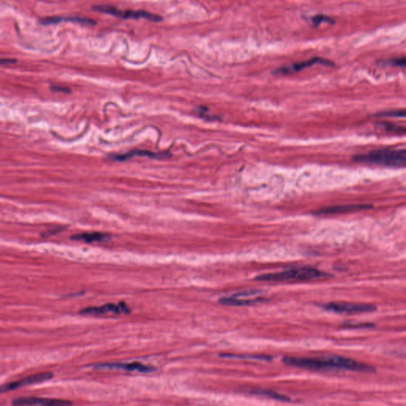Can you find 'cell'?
<instances>
[{
	"label": "cell",
	"instance_id": "277c9868",
	"mask_svg": "<svg viewBox=\"0 0 406 406\" xmlns=\"http://www.w3.org/2000/svg\"><path fill=\"white\" fill-rule=\"evenodd\" d=\"M93 10L98 12L103 13V14H110V15L115 16L117 17L122 18H145L148 21L153 22V23H160L163 21V17L157 14H152V13L147 12L145 11H119L117 8L110 6H94Z\"/></svg>",
	"mask_w": 406,
	"mask_h": 406
},
{
	"label": "cell",
	"instance_id": "ffe728a7",
	"mask_svg": "<svg viewBox=\"0 0 406 406\" xmlns=\"http://www.w3.org/2000/svg\"><path fill=\"white\" fill-rule=\"evenodd\" d=\"M383 129L387 132H392V133H406L405 128L401 126H396V125L389 124V123H383Z\"/></svg>",
	"mask_w": 406,
	"mask_h": 406
},
{
	"label": "cell",
	"instance_id": "5b68a950",
	"mask_svg": "<svg viewBox=\"0 0 406 406\" xmlns=\"http://www.w3.org/2000/svg\"><path fill=\"white\" fill-rule=\"evenodd\" d=\"M259 294L260 293L257 291H244L230 297H224L218 302L223 305H232V306L253 305L265 302L266 298L258 296Z\"/></svg>",
	"mask_w": 406,
	"mask_h": 406
},
{
	"label": "cell",
	"instance_id": "7c38bea8",
	"mask_svg": "<svg viewBox=\"0 0 406 406\" xmlns=\"http://www.w3.org/2000/svg\"><path fill=\"white\" fill-rule=\"evenodd\" d=\"M138 156V157H146L153 159H167L171 157L169 152H153L145 150H135L131 152H126L124 154H119V155L110 156V158L113 161H126L131 157Z\"/></svg>",
	"mask_w": 406,
	"mask_h": 406
},
{
	"label": "cell",
	"instance_id": "6da1fadb",
	"mask_svg": "<svg viewBox=\"0 0 406 406\" xmlns=\"http://www.w3.org/2000/svg\"><path fill=\"white\" fill-rule=\"evenodd\" d=\"M282 362L288 366H295L314 372L332 370H347L353 372H374L375 368L361 363L349 358L335 356L326 358L284 357Z\"/></svg>",
	"mask_w": 406,
	"mask_h": 406
},
{
	"label": "cell",
	"instance_id": "9a60e30c",
	"mask_svg": "<svg viewBox=\"0 0 406 406\" xmlns=\"http://www.w3.org/2000/svg\"><path fill=\"white\" fill-rule=\"evenodd\" d=\"M110 238L111 237L108 234L102 233H84L71 237V239L74 241H84L86 243L105 242L110 241Z\"/></svg>",
	"mask_w": 406,
	"mask_h": 406
},
{
	"label": "cell",
	"instance_id": "8fae6325",
	"mask_svg": "<svg viewBox=\"0 0 406 406\" xmlns=\"http://www.w3.org/2000/svg\"><path fill=\"white\" fill-rule=\"evenodd\" d=\"M14 405H35V404H42V405H63V404H71L70 401H61V400L48 399V398H35V397H27V398H18L12 401Z\"/></svg>",
	"mask_w": 406,
	"mask_h": 406
},
{
	"label": "cell",
	"instance_id": "cb8c5ba5",
	"mask_svg": "<svg viewBox=\"0 0 406 406\" xmlns=\"http://www.w3.org/2000/svg\"><path fill=\"white\" fill-rule=\"evenodd\" d=\"M17 62V61L14 59H11V58H3L0 61L1 65H14Z\"/></svg>",
	"mask_w": 406,
	"mask_h": 406
},
{
	"label": "cell",
	"instance_id": "7a4b0ae2",
	"mask_svg": "<svg viewBox=\"0 0 406 406\" xmlns=\"http://www.w3.org/2000/svg\"><path fill=\"white\" fill-rule=\"evenodd\" d=\"M353 160L356 162L385 167H406V148L373 150L366 153L354 156Z\"/></svg>",
	"mask_w": 406,
	"mask_h": 406
},
{
	"label": "cell",
	"instance_id": "e0dca14e",
	"mask_svg": "<svg viewBox=\"0 0 406 406\" xmlns=\"http://www.w3.org/2000/svg\"><path fill=\"white\" fill-rule=\"evenodd\" d=\"M221 357L228 358V359H256V360H272L270 356H265V355H234V354H220Z\"/></svg>",
	"mask_w": 406,
	"mask_h": 406
},
{
	"label": "cell",
	"instance_id": "30bf717a",
	"mask_svg": "<svg viewBox=\"0 0 406 406\" xmlns=\"http://www.w3.org/2000/svg\"><path fill=\"white\" fill-rule=\"evenodd\" d=\"M94 369L95 370H122L126 372H138L141 373H150V372H155L156 369L153 366H147L143 363H100V364L94 365Z\"/></svg>",
	"mask_w": 406,
	"mask_h": 406
},
{
	"label": "cell",
	"instance_id": "4fadbf2b",
	"mask_svg": "<svg viewBox=\"0 0 406 406\" xmlns=\"http://www.w3.org/2000/svg\"><path fill=\"white\" fill-rule=\"evenodd\" d=\"M372 207V206H370V205H344V206L323 208V209L316 211L315 214L317 215H336V214L349 213L352 211L363 210V209H370Z\"/></svg>",
	"mask_w": 406,
	"mask_h": 406
},
{
	"label": "cell",
	"instance_id": "3957f363",
	"mask_svg": "<svg viewBox=\"0 0 406 406\" xmlns=\"http://www.w3.org/2000/svg\"><path fill=\"white\" fill-rule=\"evenodd\" d=\"M330 276L326 272L311 267H298L276 273L260 275L255 278L257 281L267 282H302L312 279H324Z\"/></svg>",
	"mask_w": 406,
	"mask_h": 406
},
{
	"label": "cell",
	"instance_id": "5bb4252c",
	"mask_svg": "<svg viewBox=\"0 0 406 406\" xmlns=\"http://www.w3.org/2000/svg\"><path fill=\"white\" fill-rule=\"evenodd\" d=\"M61 22H72V23H81L85 25H95L96 22L94 20L84 18L80 17H60V16H53V17H44L40 21L42 25H52L57 24Z\"/></svg>",
	"mask_w": 406,
	"mask_h": 406
},
{
	"label": "cell",
	"instance_id": "603a6c76",
	"mask_svg": "<svg viewBox=\"0 0 406 406\" xmlns=\"http://www.w3.org/2000/svg\"><path fill=\"white\" fill-rule=\"evenodd\" d=\"M51 89H52L53 91H56V92H70V90L68 89V88H65V87H60V86H52V87H51Z\"/></svg>",
	"mask_w": 406,
	"mask_h": 406
},
{
	"label": "cell",
	"instance_id": "44dd1931",
	"mask_svg": "<svg viewBox=\"0 0 406 406\" xmlns=\"http://www.w3.org/2000/svg\"><path fill=\"white\" fill-rule=\"evenodd\" d=\"M386 65H392V66L401 67L406 68V57L394 58L385 61Z\"/></svg>",
	"mask_w": 406,
	"mask_h": 406
},
{
	"label": "cell",
	"instance_id": "52a82bcc",
	"mask_svg": "<svg viewBox=\"0 0 406 406\" xmlns=\"http://www.w3.org/2000/svg\"><path fill=\"white\" fill-rule=\"evenodd\" d=\"M314 65L334 66L335 64L334 62L330 61V60L316 56V57L311 58L308 61H302V62H300V63L293 64V65H289V66L281 67V68L275 70L273 73L275 75H289V74L300 72V71H302L305 68H310V67Z\"/></svg>",
	"mask_w": 406,
	"mask_h": 406
},
{
	"label": "cell",
	"instance_id": "2e32d148",
	"mask_svg": "<svg viewBox=\"0 0 406 406\" xmlns=\"http://www.w3.org/2000/svg\"><path fill=\"white\" fill-rule=\"evenodd\" d=\"M250 394H255V395L263 396V397H267V398H272V399L279 400L282 401H289L291 399L287 398L286 396L281 395L278 393L273 392L272 391H266V390H253L250 391Z\"/></svg>",
	"mask_w": 406,
	"mask_h": 406
},
{
	"label": "cell",
	"instance_id": "9c48e42d",
	"mask_svg": "<svg viewBox=\"0 0 406 406\" xmlns=\"http://www.w3.org/2000/svg\"><path fill=\"white\" fill-rule=\"evenodd\" d=\"M108 313L115 314H129L130 310L126 303L120 302L119 304H106L102 306L87 307L80 311V314L84 315H103Z\"/></svg>",
	"mask_w": 406,
	"mask_h": 406
},
{
	"label": "cell",
	"instance_id": "7402d4cb",
	"mask_svg": "<svg viewBox=\"0 0 406 406\" xmlns=\"http://www.w3.org/2000/svg\"><path fill=\"white\" fill-rule=\"evenodd\" d=\"M374 324H368V323H359V324H347V327H350V328H358V327H360V328H369V327H373Z\"/></svg>",
	"mask_w": 406,
	"mask_h": 406
},
{
	"label": "cell",
	"instance_id": "8992f818",
	"mask_svg": "<svg viewBox=\"0 0 406 406\" xmlns=\"http://www.w3.org/2000/svg\"><path fill=\"white\" fill-rule=\"evenodd\" d=\"M323 308L331 312L340 314H359V313L374 312L376 307L368 304L349 303V302H331L324 304Z\"/></svg>",
	"mask_w": 406,
	"mask_h": 406
},
{
	"label": "cell",
	"instance_id": "ba28073f",
	"mask_svg": "<svg viewBox=\"0 0 406 406\" xmlns=\"http://www.w3.org/2000/svg\"><path fill=\"white\" fill-rule=\"evenodd\" d=\"M52 378H53V374L51 373V372H42V373L35 374V375L26 377V378H23L21 380L17 381V382L4 384L1 386L0 392L3 394V393L7 392V391L20 389V388L26 386V385L46 382V381L50 380Z\"/></svg>",
	"mask_w": 406,
	"mask_h": 406
},
{
	"label": "cell",
	"instance_id": "d6986e66",
	"mask_svg": "<svg viewBox=\"0 0 406 406\" xmlns=\"http://www.w3.org/2000/svg\"><path fill=\"white\" fill-rule=\"evenodd\" d=\"M376 116H378V117L405 118L406 119V110L382 112V113H378Z\"/></svg>",
	"mask_w": 406,
	"mask_h": 406
},
{
	"label": "cell",
	"instance_id": "ac0fdd59",
	"mask_svg": "<svg viewBox=\"0 0 406 406\" xmlns=\"http://www.w3.org/2000/svg\"><path fill=\"white\" fill-rule=\"evenodd\" d=\"M311 21H312L314 27L319 26L321 23H327L328 24H334L335 23V20H333V17L324 15V14H317V15L312 17Z\"/></svg>",
	"mask_w": 406,
	"mask_h": 406
}]
</instances>
